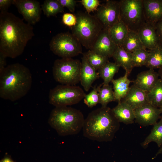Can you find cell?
I'll list each match as a JSON object with an SVG mask.
<instances>
[{
  "label": "cell",
  "instance_id": "27",
  "mask_svg": "<svg viewBox=\"0 0 162 162\" xmlns=\"http://www.w3.org/2000/svg\"><path fill=\"white\" fill-rule=\"evenodd\" d=\"M145 66L153 69H159L162 67V49L160 46L149 50V55Z\"/></svg>",
  "mask_w": 162,
  "mask_h": 162
},
{
  "label": "cell",
  "instance_id": "43",
  "mask_svg": "<svg viewBox=\"0 0 162 162\" xmlns=\"http://www.w3.org/2000/svg\"><path fill=\"white\" fill-rule=\"evenodd\" d=\"M161 108V109H162V108Z\"/></svg>",
  "mask_w": 162,
  "mask_h": 162
},
{
  "label": "cell",
  "instance_id": "7",
  "mask_svg": "<svg viewBox=\"0 0 162 162\" xmlns=\"http://www.w3.org/2000/svg\"><path fill=\"white\" fill-rule=\"evenodd\" d=\"M120 20L130 30L137 32L145 23L143 0L119 1Z\"/></svg>",
  "mask_w": 162,
  "mask_h": 162
},
{
  "label": "cell",
  "instance_id": "12",
  "mask_svg": "<svg viewBox=\"0 0 162 162\" xmlns=\"http://www.w3.org/2000/svg\"><path fill=\"white\" fill-rule=\"evenodd\" d=\"M135 121L144 126L154 125L157 122L162 113L161 108L156 107L147 103L134 110Z\"/></svg>",
  "mask_w": 162,
  "mask_h": 162
},
{
  "label": "cell",
  "instance_id": "42",
  "mask_svg": "<svg viewBox=\"0 0 162 162\" xmlns=\"http://www.w3.org/2000/svg\"><path fill=\"white\" fill-rule=\"evenodd\" d=\"M159 46L162 49V42H160Z\"/></svg>",
  "mask_w": 162,
  "mask_h": 162
},
{
  "label": "cell",
  "instance_id": "28",
  "mask_svg": "<svg viewBox=\"0 0 162 162\" xmlns=\"http://www.w3.org/2000/svg\"><path fill=\"white\" fill-rule=\"evenodd\" d=\"M99 104L103 107L107 106L110 102L116 101L114 91L111 86L103 85L100 88L99 92Z\"/></svg>",
  "mask_w": 162,
  "mask_h": 162
},
{
  "label": "cell",
  "instance_id": "29",
  "mask_svg": "<svg viewBox=\"0 0 162 162\" xmlns=\"http://www.w3.org/2000/svg\"><path fill=\"white\" fill-rule=\"evenodd\" d=\"M64 8L58 0H46L42 5L44 14L48 17L63 12Z\"/></svg>",
  "mask_w": 162,
  "mask_h": 162
},
{
  "label": "cell",
  "instance_id": "32",
  "mask_svg": "<svg viewBox=\"0 0 162 162\" xmlns=\"http://www.w3.org/2000/svg\"><path fill=\"white\" fill-rule=\"evenodd\" d=\"M102 83L98 86H94L88 94H86L84 98V103L89 108L95 106L99 101L98 92Z\"/></svg>",
  "mask_w": 162,
  "mask_h": 162
},
{
  "label": "cell",
  "instance_id": "37",
  "mask_svg": "<svg viewBox=\"0 0 162 162\" xmlns=\"http://www.w3.org/2000/svg\"><path fill=\"white\" fill-rule=\"evenodd\" d=\"M155 27L159 40L162 42V20L158 22L155 25Z\"/></svg>",
  "mask_w": 162,
  "mask_h": 162
},
{
  "label": "cell",
  "instance_id": "6",
  "mask_svg": "<svg viewBox=\"0 0 162 162\" xmlns=\"http://www.w3.org/2000/svg\"><path fill=\"white\" fill-rule=\"evenodd\" d=\"M82 63L72 58H62L54 62L52 74L55 80L63 85H76L80 81Z\"/></svg>",
  "mask_w": 162,
  "mask_h": 162
},
{
  "label": "cell",
  "instance_id": "22",
  "mask_svg": "<svg viewBox=\"0 0 162 162\" xmlns=\"http://www.w3.org/2000/svg\"><path fill=\"white\" fill-rule=\"evenodd\" d=\"M128 75L125 73L124 75L117 79H113L111 81L113 85V89L116 101L118 102L122 100L128 93L129 85L133 81L129 80Z\"/></svg>",
  "mask_w": 162,
  "mask_h": 162
},
{
  "label": "cell",
  "instance_id": "26",
  "mask_svg": "<svg viewBox=\"0 0 162 162\" xmlns=\"http://www.w3.org/2000/svg\"><path fill=\"white\" fill-rule=\"evenodd\" d=\"M148 103L159 108L162 107V80L159 79L154 88L147 93Z\"/></svg>",
  "mask_w": 162,
  "mask_h": 162
},
{
  "label": "cell",
  "instance_id": "3",
  "mask_svg": "<svg viewBox=\"0 0 162 162\" xmlns=\"http://www.w3.org/2000/svg\"><path fill=\"white\" fill-rule=\"evenodd\" d=\"M120 127V122L112 109L101 106L90 112L82 128L84 136L98 142H109L113 139Z\"/></svg>",
  "mask_w": 162,
  "mask_h": 162
},
{
  "label": "cell",
  "instance_id": "19",
  "mask_svg": "<svg viewBox=\"0 0 162 162\" xmlns=\"http://www.w3.org/2000/svg\"><path fill=\"white\" fill-rule=\"evenodd\" d=\"M112 110L115 116L120 123L128 124L133 123L135 120L134 110L122 100L118 102V104Z\"/></svg>",
  "mask_w": 162,
  "mask_h": 162
},
{
  "label": "cell",
  "instance_id": "15",
  "mask_svg": "<svg viewBox=\"0 0 162 162\" xmlns=\"http://www.w3.org/2000/svg\"><path fill=\"white\" fill-rule=\"evenodd\" d=\"M137 33L146 49L151 50L159 46L160 41L155 26L146 22Z\"/></svg>",
  "mask_w": 162,
  "mask_h": 162
},
{
  "label": "cell",
  "instance_id": "20",
  "mask_svg": "<svg viewBox=\"0 0 162 162\" xmlns=\"http://www.w3.org/2000/svg\"><path fill=\"white\" fill-rule=\"evenodd\" d=\"M112 57L115 63L122 68L129 75L134 68L132 62V53L128 52L122 47L117 46Z\"/></svg>",
  "mask_w": 162,
  "mask_h": 162
},
{
  "label": "cell",
  "instance_id": "4",
  "mask_svg": "<svg viewBox=\"0 0 162 162\" xmlns=\"http://www.w3.org/2000/svg\"><path fill=\"white\" fill-rule=\"evenodd\" d=\"M85 119L80 110L68 106H59L52 110L48 122L59 135L66 136L79 133Z\"/></svg>",
  "mask_w": 162,
  "mask_h": 162
},
{
  "label": "cell",
  "instance_id": "30",
  "mask_svg": "<svg viewBox=\"0 0 162 162\" xmlns=\"http://www.w3.org/2000/svg\"><path fill=\"white\" fill-rule=\"evenodd\" d=\"M89 64L96 70H98L108 62V58L89 50L86 53Z\"/></svg>",
  "mask_w": 162,
  "mask_h": 162
},
{
  "label": "cell",
  "instance_id": "21",
  "mask_svg": "<svg viewBox=\"0 0 162 162\" xmlns=\"http://www.w3.org/2000/svg\"><path fill=\"white\" fill-rule=\"evenodd\" d=\"M129 30L121 20H120L108 30L110 37L117 46L121 47L127 37Z\"/></svg>",
  "mask_w": 162,
  "mask_h": 162
},
{
  "label": "cell",
  "instance_id": "39",
  "mask_svg": "<svg viewBox=\"0 0 162 162\" xmlns=\"http://www.w3.org/2000/svg\"><path fill=\"white\" fill-rule=\"evenodd\" d=\"M0 162H15L9 156H5L0 161Z\"/></svg>",
  "mask_w": 162,
  "mask_h": 162
},
{
  "label": "cell",
  "instance_id": "11",
  "mask_svg": "<svg viewBox=\"0 0 162 162\" xmlns=\"http://www.w3.org/2000/svg\"><path fill=\"white\" fill-rule=\"evenodd\" d=\"M28 23L32 25L40 19L41 9L40 4L34 0H13V4Z\"/></svg>",
  "mask_w": 162,
  "mask_h": 162
},
{
  "label": "cell",
  "instance_id": "25",
  "mask_svg": "<svg viewBox=\"0 0 162 162\" xmlns=\"http://www.w3.org/2000/svg\"><path fill=\"white\" fill-rule=\"evenodd\" d=\"M120 67L115 62L109 61L98 70L99 76L104 81L102 83L103 85H109L110 82H111Z\"/></svg>",
  "mask_w": 162,
  "mask_h": 162
},
{
  "label": "cell",
  "instance_id": "31",
  "mask_svg": "<svg viewBox=\"0 0 162 162\" xmlns=\"http://www.w3.org/2000/svg\"><path fill=\"white\" fill-rule=\"evenodd\" d=\"M149 55L146 49L136 50L132 53V62L133 68L145 66Z\"/></svg>",
  "mask_w": 162,
  "mask_h": 162
},
{
  "label": "cell",
  "instance_id": "14",
  "mask_svg": "<svg viewBox=\"0 0 162 162\" xmlns=\"http://www.w3.org/2000/svg\"><path fill=\"white\" fill-rule=\"evenodd\" d=\"M146 22L155 26L162 20V0H143Z\"/></svg>",
  "mask_w": 162,
  "mask_h": 162
},
{
  "label": "cell",
  "instance_id": "10",
  "mask_svg": "<svg viewBox=\"0 0 162 162\" xmlns=\"http://www.w3.org/2000/svg\"><path fill=\"white\" fill-rule=\"evenodd\" d=\"M95 16L104 28L108 30L120 20L119 1L106 0L98 8Z\"/></svg>",
  "mask_w": 162,
  "mask_h": 162
},
{
  "label": "cell",
  "instance_id": "35",
  "mask_svg": "<svg viewBox=\"0 0 162 162\" xmlns=\"http://www.w3.org/2000/svg\"><path fill=\"white\" fill-rule=\"evenodd\" d=\"M63 7H66L72 12H74L75 10L76 1L74 0H58Z\"/></svg>",
  "mask_w": 162,
  "mask_h": 162
},
{
  "label": "cell",
  "instance_id": "8",
  "mask_svg": "<svg viewBox=\"0 0 162 162\" xmlns=\"http://www.w3.org/2000/svg\"><path fill=\"white\" fill-rule=\"evenodd\" d=\"M86 94L79 86L58 85L50 90L49 103L55 107L72 105L79 103L84 98Z\"/></svg>",
  "mask_w": 162,
  "mask_h": 162
},
{
  "label": "cell",
  "instance_id": "1",
  "mask_svg": "<svg viewBox=\"0 0 162 162\" xmlns=\"http://www.w3.org/2000/svg\"><path fill=\"white\" fill-rule=\"evenodd\" d=\"M34 35L32 25L8 11L0 13V53L16 58Z\"/></svg>",
  "mask_w": 162,
  "mask_h": 162
},
{
  "label": "cell",
  "instance_id": "18",
  "mask_svg": "<svg viewBox=\"0 0 162 162\" xmlns=\"http://www.w3.org/2000/svg\"><path fill=\"white\" fill-rule=\"evenodd\" d=\"M121 100L130 106L134 110L148 103L147 93L133 84L126 96Z\"/></svg>",
  "mask_w": 162,
  "mask_h": 162
},
{
  "label": "cell",
  "instance_id": "5",
  "mask_svg": "<svg viewBox=\"0 0 162 162\" xmlns=\"http://www.w3.org/2000/svg\"><path fill=\"white\" fill-rule=\"evenodd\" d=\"M77 22L72 27V34L81 45L90 50L104 28L95 16L80 12L76 15Z\"/></svg>",
  "mask_w": 162,
  "mask_h": 162
},
{
  "label": "cell",
  "instance_id": "33",
  "mask_svg": "<svg viewBox=\"0 0 162 162\" xmlns=\"http://www.w3.org/2000/svg\"><path fill=\"white\" fill-rule=\"evenodd\" d=\"M80 2L85 8L87 12L89 14L91 12L97 10L98 7L100 5L98 0H82Z\"/></svg>",
  "mask_w": 162,
  "mask_h": 162
},
{
  "label": "cell",
  "instance_id": "24",
  "mask_svg": "<svg viewBox=\"0 0 162 162\" xmlns=\"http://www.w3.org/2000/svg\"><path fill=\"white\" fill-rule=\"evenodd\" d=\"M121 47L126 51L131 53L138 49H146L138 33L130 30Z\"/></svg>",
  "mask_w": 162,
  "mask_h": 162
},
{
  "label": "cell",
  "instance_id": "34",
  "mask_svg": "<svg viewBox=\"0 0 162 162\" xmlns=\"http://www.w3.org/2000/svg\"><path fill=\"white\" fill-rule=\"evenodd\" d=\"M77 17L76 15L70 13H64L62 16V21L65 25L73 27L75 25L77 22Z\"/></svg>",
  "mask_w": 162,
  "mask_h": 162
},
{
  "label": "cell",
  "instance_id": "9",
  "mask_svg": "<svg viewBox=\"0 0 162 162\" xmlns=\"http://www.w3.org/2000/svg\"><path fill=\"white\" fill-rule=\"evenodd\" d=\"M81 45L72 34L68 32L56 34L49 44L50 50L62 58H72L81 53Z\"/></svg>",
  "mask_w": 162,
  "mask_h": 162
},
{
  "label": "cell",
  "instance_id": "16",
  "mask_svg": "<svg viewBox=\"0 0 162 162\" xmlns=\"http://www.w3.org/2000/svg\"><path fill=\"white\" fill-rule=\"evenodd\" d=\"M159 79L158 72L153 69H149L139 73L133 83L135 86L148 93L154 88Z\"/></svg>",
  "mask_w": 162,
  "mask_h": 162
},
{
  "label": "cell",
  "instance_id": "17",
  "mask_svg": "<svg viewBox=\"0 0 162 162\" xmlns=\"http://www.w3.org/2000/svg\"><path fill=\"white\" fill-rule=\"evenodd\" d=\"M81 63L80 82L85 90L88 92L100 76L98 73L88 62L85 53L83 55Z\"/></svg>",
  "mask_w": 162,
  "mask_h": 162
},
{
  "label": "cell",
  "instance_id": "41",
  "mask_svg": "<svg viewBox=\"0 0 162 162\" xmlns=\"http://www.w3.org/2000/svg\"><path fill=\"white\" fill-rule=\"evenodd\" d=\"M160 78L162 80V67L159 68L158 71Z\"/></svg>",
  "mask_w": 162,
  "mask_h": 162
},
{
  "label": "cell",
  "instance_id": "38",
  "mask_svg": "<svg viewBox=\"0 0 162 162\" xmlns=\"http://www.w3.org/2000/svg\"><path fill=\"white\" fill-rule=\"evenodd\" d=\"M6 58L3 55L0 53V74L6 67Z\"/></svg>",
  "mask_w": 162,
  "mask_h": 162
},
{
  "label": "cell",
  "instance_id": "23",
  "mask_svg": "<svg viewBox=\"0 0 162 162\" xmlns=\"http://www.w3.org/2000/svg\"><path fill=\"white\" fill-rule=\"evenodd\" d=\"M152 142H155L159 148L162 146V116L159 121L153 125L150 133L142 143L141 146L146 148Z\"/></svg>",
  "mask_w": 162,
  "mask_h": 162
},
{
  "label": "cell",
  "instance_id": "13",
  "mask_svg": "<svg viewBox=\"0 0 162 162\" xmlns=\"http://www.w3.org/2000/svg\"><path fill=\"white\" fill-rule=\"evenodd\" d=\"M117 46L111 39L108 30L103 28L90 50L109 58L112 57Z\"/></svg>",
  "mask_w": 162,
  "mask_h": 162
},
{
  "label": "cell",
  "instance_id": "36",
  "mask_svg": "<svg viewBox=\"0 0 162 162\" xmlns=\"http://www.w3.org/2000/svg\"><path fill=\"white\" fill-rule=\"evenodd\" d=\"M13 0H0V12L8 11L10 5L13 4Z\"/></svg>",
  "mask_w": 162,
  "mask_h": 162
},
{
  "label": "cell",
  "instance_id": "2",
  "mask_svg": "<svg viewBox=\"0 0 162 162\" xmlns=\"http://www.w3.org/2000/svg\"><path fill=\"white\" fill-rule=\"evenodd\" d=\"M32 83V75L28 68L19 63L9 64L0 74V97L16 101L27 94Z\"/></svg>",
  "mask_w": 162,
  "mask_h": 162
},
{
  "label": "cell",
  "instance_id": "40",
  "mask_svg": "<svg viewBox=\"0 0 162 162\" xmlns=\"http://www.w3.org/2000/svg\"><path fill=\"white\" fill-rule=\"evenodd\" d=\"M161 154H162V146L160 148V149L157 152L154 158L156 157L158 155Z\"/></svg>",
  "mask_w": 162,
  "mask_h": 162
}]
</instances>
